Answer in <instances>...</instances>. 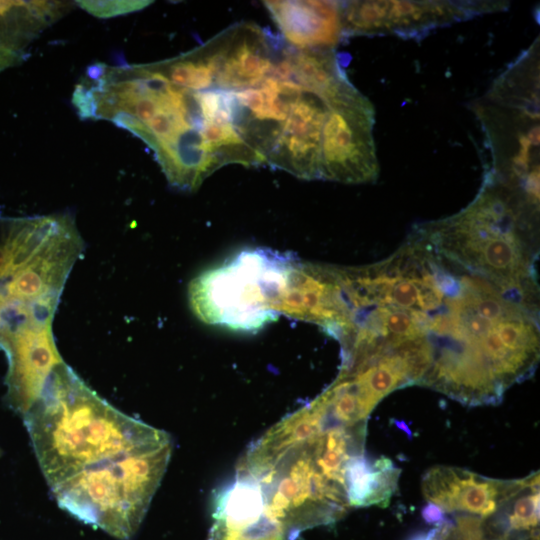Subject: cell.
Segmentation results:
<instances>
[{
    "label": "cell",
    "instance_id": "6da1fadb",
    "mask_svg": "<svg viewBox=\"0 0 540 540\" xmlns=\"http://www.w3.org/2000/svg\"><path fill=\"white\" fill-rule=\"evenodd\" d=\"M361 328L402 358L415 384L469 405L497 404L539 360V294L494 280L417 226L397 251L359 266Z\"/></svg>",
    "mask_w": 540,
    "mask_h": 540
},
{
    "label": "cell",
    "instance_id": "7a4b0ae2",
    "mask_svg": "<svg viewBox=\"0 0 540 540\" xmlns=\"http://www.w3.org/2000/svg\"><path fill=\"white\" fill-rule=\"evenodd\" d=\"M23 417L50 488L103 460L171 439L109 404L64 362Z\"/></svg>",
    "mask_w": 540,
    "mask_h": 540
},
{
    "label": "cell",
    "instance_id": "3957f363",
    "mask_svg": "<svg viewBox=\"0 0 540 540\" xmlns=\"http://www.w3.org/2000/svg\"><path fill=\"white\" fill-rule=\"evenodd\" d=\"M539 200L487 171L460 212L421 224L444 252L494 280L539 292Z\"/></svg>",
    "mask_w": 540,
    "mask_h": 540
},
{
    "label": "cell",
    "instance_id": "277c9868",
    "mask_svg": "<svg viewBox=\"0 0 540 540\" xmlns=\"http://www.w3.org/2000/svg\"><path fill=\"white\" fill-rule=\"evenodd\" d=\"M171 439L86 467L51 488L59 506L119 540L138 530L163 478Z\"/></svg>",
    "mask_w": 540,
    "mask_h": 540
},
{
    "label": "cell",
    "instance_id": "5b68a950",
    "mask_svg": "<svg viewBox=\"0 0 540 540\" xmlns=\"http://www.w3.org/2000/svg\"><path fill=\"white\" fill-rule=\"evenodd\" d=\"M295 260L271 249H244L190 282V307L209 325L258 331L277 319L273 307Z\"/></svg>",
    "mask_w": 540,
    "mask_h": 540
},
{
    "label": "cell",
    "instance_id": "8992f818",
    "mask_svg": "<svg viewBox=\"0 0 540 540\" xmlns=\"http://www.w3.org/2000/svg\"><path fill=\"white\" fill-rule=\"evenodd\" d=\"M321 142L320 179L346 184L377 180L373 136L375 110L351 82L327 100Z\"/></svg>",
    "mask_w": 540,
    "mask_h": 540
},
{
    "label": "cell",
    "instance_id": "52a82bcc",
    "mask_svg": "<svg viewBox=\"0 0 540 540\" xmlns=\"http://www.w3.org/2000/svg\"><path fill=\"white\" fill-rule=\"evenodd\" d=\"M507 6L503 1H341V22L344 36L417 38Z\"/></svg>",
    "mask_w": 540,
    "mask_h": 540
},
{
    "label": "cell",
    "instance_id": "ba28073f",
    "mask_svg": "<svg viewBox=\"0 0 540 540\" xmlns=\"http://www.w3.org/2000/svg\"><path fill=\"white\" fill-rule=\"evenodd\" d=\"M7 354V401L24 416L40 399L55 369L64 361L52 332V321H27L0 336Z\"/></svg>",
    "mask_w": 540,
    "mask_h": 540
},
{
    "label": "cell",
    "instance_id": "9c48e42d",
    "mask_svg": "<svg viewBox=\"0 0 540 540\" xmlns=\"http://www.w3.org/2000/svg\"><path fill=\"white\" fill-rule=\"evenodd\" d=\"M327 111L324 97L303 89L291 106L267 164L301 179H320L322 131Z\"/></svg>",
    "mask_w": 540,
    "mask_h": 540
},
{
    "label": "cell",
    "instance_id": "30bf717a",
    "mask_svg": "<svg viewBox=\"0 0 540 540\" xmlns=\"http://www.w3.org/2000/svg\"><path fill=\"white\" fill-rule=\"evenodd\" d=\"M534 474L520 480H495L473 472L437 466L423 478V493L443 512L464 511L487 517L525 486Z\"/></svg>",
    "mask_w": 540,
    "mask_h": 540
},
{
    "label": "cell",
    "instance_id": "8fae6325",
    "mask_svg": "<svg viewBox=\"0 0 540 540\" xmlns=\"http://www.w3.org/2000/svg\"><path fill=\"white\" fill-rule=\"evenodd\" d=\"M280 36L297 49H334L343 35L341 1H264Z\"/></svg>",
    "mask_w": 540,
    "mask_h": 540
},
{
    "label": "cell",
    "instance_id": "7c38bea8",
    "mask_svg": "<svg viewBox=\"0 0 540 540\" xmlns=\"http://www.w3.org/2000/svg\"><path fill=\"white\" fill-rule=\"evenodd\" d=\"M399 474L400 470L387 458H380L373 465L363 454L352 458L344 473L349 505L387 503L397 487Z\"/></svg>",
    "mask_w": 540,
    "mask_h": 540
},
{
    "label": "cell",
    "instance_id": "4fadbf2b",
    "mask_svg": "<svg viewBox=\"0 0 540 540\" xmlns=\"http://www.w3.org/2000/svg\"><path fill=\"white\" fill-rule=\"evenodd\" d=\"M539 474L535 473L531 482L513 498L508 524L511 529L527 530L539 523Z\"/></svg>",
    "mask_w": 540,
    "mask_h": 540
},
{
    "label": "cell",
    "instance_id": "5bb4252c",
    "mask_svg": "<svg viewBox=\"0 0 540 540\" xmlns=\"http://www.w3.org/2000/svg\"><path fill=\"white\" fill-rule=\"evenodd\" d=\"M284 531L283 525L265 516L249 527L220 533V540H283Z\"/></svg>",
    "mask_w": 540,
    "mask_h": 540
},
{
    "label": "cell",
    "instance_id": "9a60e30c",
    "mask_svg": "<svg viewBox=\"0 0 540 540\" xmlns=\"http://www.w3.org/2000/svg\"><path fill=\"white\" fill-rule=\"evenodd\" d=\"M81 8L99 18H110L141 10L153 1H77Z\"/></svg>",
    "mask_w": 540,
    "mask_h": 540
},
{
    "label": "cell",
    "instance_id": "2e32d148",
    "mask_svg": "<svg viewBox=\"0 0 540 540\" xmlns=\"http://www.w3.org/2000/svg\"><path fill=\"white\" fill-rule=\"evenodd\" d=\"M453 536L455 540H484L480 519L468 516L458 518L456 526H453Z\"/></svg>",
    "mask_w": 540,
    "mask_h": 540
},
{
    "label": "cell",
    "instance_id": "e0dca14e",
    "mask_svg": "<svg viewBox=\"0 0 540 540\" xmlns=\"http://www.w3.org/2000/svg\"><path fill=\"white\" fill-rule=\"evenodd\" d=\"M23 60V53L9 49L0 40V72L8 67L15 66Z\"/></svg>",
    "mask_w": 540,
    "mask_h": 540
},
{
    "label": "cell",
    "instance_id": "ac0fdd59",
    "mask_svg": "<svg viewBox=\"0 0 540 540\" xmlns=\"http://www.w3.org/2000/svg\"><path fill=\"white\" fill-rule=\"evenodd\" d=\"M424 520L429 524H442L445 520L444 512L436 505L429 503L422 511Z\"/></svg>",
    "mask_w": 540,
    "mask_h": 540
}]
</instances>
